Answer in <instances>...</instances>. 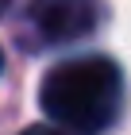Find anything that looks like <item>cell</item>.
<instances>
[{"mask_svg":"<svg viewBox=\"0 0 131 135\" xmlns=\"http://www.w3.org/2000/svg\"><path fill=\"white\" fill-rule=\"evenodd\" d=\"M120 104H123V73L112 58H100V54L54 66L39 89V108L54 124L77 135H96L112 127L120 116Z\"/></svg>","mask_w":131,"mask_h":135,"instance_id":"6da1fadb","label":"cell"},{"mask_svg":"<svg viewBox=\"0 0 131 135\" xmlns=\"http://www.w3.org/2000/svg\"><path fill=\"white\" fill-rule=\"evenodd\" d=\"M100 0H31V23L46 42H73L100 27Z\"/></svg>","mask_w":131,"mask_h":135,"instance_id":"7a4b0ae2","label":"cell"},{"mask_svg":"<svg viewBox=\"0 0 131 135\" xmlns=\"http://www.w3.org/2000/svg\"><path fill=\"white\" fill-rule=\"evenodd\" d=\"M23 135H66V131H58V127H50V124H35V127H27Z\"/></svg>","mask_w":131,"mask_h":135,"instance_id":"3957f363","label":"cell"},{"mask_svg":"<svg viewBox=\"0 0 131 135\" xmlns=\"http://www.w3.org/2000/svg\"><path fill=\"white\" fill-rule=\"evenodd\" d=\"M8 4H12V0H0V12H4V8H8Z\"/></svg>","mask_w":131,"mask_h":135,"instance_id":"277c9868","label":"cell"},{"mask_svg":"<svg viewBox=\"0 0 131 135\" xmlns=\"http://www.w3.org/2000/svg\"><path fill=\"white\" fill-rule=\"evenodd\" d=\"M0 70H4V54H0Z\"/></svg>","mask_w":131,"mask_h":135,"instance_id":"5b68a950","label":"cell"}]
</instances>
